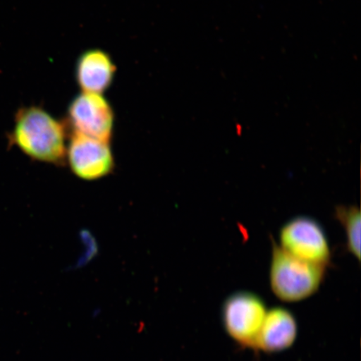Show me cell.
<instances>
[{
	"instance_id": "4",
	"label": "cell",
	"mask_w": 361,
	"mask_h": 361,
	"mask_svg": "<svg viewBox=\"0 0 361 361\" xmlns=\"http://www.w3.org/2000/svg\"><path fill=\"white\" fill-rule=\"evenodd\" d=\"M266 314L267 310L261 298L250 292H238L224 302L222 319L226 331L234 341L255 348Z\"/></svg>"
},
{
	"instance_id": "5",
	"label": "cell",
	"mask_w": 361,
	"mask_h": 361,
	"mask_svg": "<svg viewBox=\"0 0 361 361\" xmlns=\"http://www.w3.org/2000/svg\"><path fill=\"white\" fill-rule=\"evenodd\" d=\"M281 247L288 254L309 263L326 266L331 250L322 226L308 216H297L284 224L279 233Z\"/></svg>"
},
{
	"instance_id": "1",
	"label": "cell",
	"mask_w": 361,
	"mask_h": 361,
	"mask_svg": "<svg viewBox=\"0 0 361 361\" xmlns=\"http://www.w3.org/2000/svg\"><path fill=\"white\" fill-rule=\"evenodd\" d=\"M7 137L8 147L19 149L31 160L57 166L66 164L67 126L42 107L20 108Z\"/></svg>"
},
{
	"instance_id": "8",
	"label": "cell",
	"mask_w": 361,
	"mask_h": 361,
	"mask_svg": "<svg viewBox=\"0 0 361 361\" xmlns=\"http://www.w3.org/2000/svg\"><path fill=\"white\" fill-rule=\"evenodd\" d=\"M298 324L295 316L286 309L267 311L256 341L255 348L269 353L290 348L295 342Z\"/></svg>"
},
{
	"instance_id": "7",
	"label": "cell",
	"mask_w": 361,
	"mask_h": 361,
	"mask_svg": "<svg viewBox=\"0 0 361 361\" xmlns=\"http://www.w3.org/2000/svg\"><path fill=\"white\" fill-rule=\"evenodd\" d=\"M116 66L109 54L100 49L81 54L75 66V80L82 92L103 94L114 80Z\"/></svg>"
},
{
	"instance_id": "3",
	"label": "cell",
	"mask_w": 361,
	"mask_h": 361,
	"mask_svg": "<svg viewBox=\"0 0 361 361\" xmlns=\"http://www.w3.org/2000/svg\"><path fill=\"white\" fill-rule=\"evenodd\" d=\"M66 121L72 133L110 142L114 132L115 113L102 94L81 92L68 106Z\"/></svg>"
},
{
	"instance_id": "2",
	"label": "cell",
	"mask_w": 361,
	"mask_h": 361,
	"mask_svg": "<svg viewBox=\"0 0 361 361\" xmlns=\"http://www.w3.org/2000/svg\"><path fill=\"white\" fill-rule=\"evenodd\" d=\"M326 268L298 259L273 243L269 269L271 288L284 302L304 300L318 291Z\"/></svg>"
},
{
	"instance_id": "9",
	"label": "cell",
	"mask_w": 361,
	"mask_h": 361,
	"mask_svg": "<svg viewBox=\"0 0 361 361\" xmlns=\"http://www.w3.org/2000/svg\"><path fill=\"white\" fill-rule=\"evenodd\" d=\"M336 216L344 227L347 250L360 260L361 214L358 207H337Z\"/></svg>"
},
{
	"instance_id": "6",
	"label": "cell",
	"mask_w": 361,
	"mask_h": 361,
	"mask_svg": "<svg viewBox=\"0 0 361 361\" xmlns=\"http://www.w3.org/2000/svg\"><path fill=\"white\" fill-rule=\"evenodd\" d=\"M66 162L72 173L85 180L107 177L115 169L110 142L72 133L66 149Z\"/></svg>"
}]
</instances>
